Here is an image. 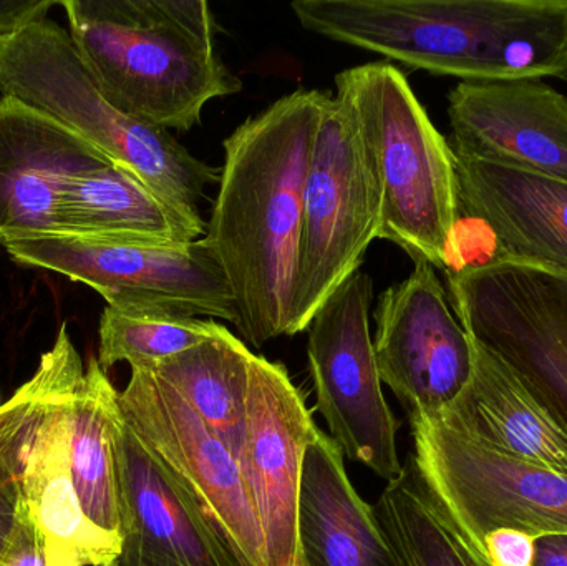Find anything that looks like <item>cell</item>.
Here are the masks:
<instances>
[{"label": "cell", "mask_w": 567, "mask_h": 566, "mask_svg": "<svg viewBox=\"0 0 567 566\" xmlns=\"http://www.w3.org/2000/svg\"><path fill=\"white\" fill-rule=\"evenodd\" d=\"M535 541L523 532L496 531L486 535L482 550L476 552L492 566H533Z\"/></svg>", "instance_id": "obj_26"}, {"label": "cell", "mask_w": 567, "mask_h": 566, "mask_svg": "<svg viewBox=\"0 0 567 566\" xmlns=\"http://www.w3.org/2000/svg\"><path fill=\"white\" fill-rule=\"evenodd\" d=\"M506 261L508 256L495 229L480 216L456 212L455 223L443 251L442 269H440L445 275L446 281L460 278L466 272L492 268Z\"/></svg>", "instance_id": "obj_24"}, {"label": "cell", "mask_w": 567, "mask_h": 566, "mask_svg": "<svg viewBox=\"0 0 567 566\" xmlns=\"http://www.w3.org/2000/svg\"><path fill=\"white\" fill-rule=\"evenodd\" d=\"M86 366L63 322L35 374L0 405V462L60 566H113L120 541L83 514L69 455V408Z\"/></svg>", "instance_id": "obj_6"}, {"label": "cell", "mask_w": 567, "mask_h": 566, "mask_svg": "<svg viewBox=\"0 0 567 566\" xmlns=\"http://www.w3.org/2000/svg\"><path fill=\"white\" fill-rule=\"evenodd\" d=\"M0 93L69 126L189 215H199V199L219 182V169L192 155L168 130L115 109L93 82L69 30L49 17L0 35Z\"/></svg>", "instance_id": "obj_4"}, {"label": "cell", "mask_w": 567, "mask_h": 566, "mask_svg": "<svg viewBox=\"0 0 567 566\" xmlns=\"http://www.w3.org/2000/svg\"><path fill=\"white\" fill-rule=\"evenodd\" d=\"M460 544H462L463 548H465L466 554H468L470 560H472L473 566H492L488 564V562L485 560V557H482V555L478 554V552L473 550V548H470L468 545L463 544L462 541H460Z\"/></svg>", "instance_id": "obj_30"}, {"label": "cell", "mask_w": 567, "mask_h": 566, "mask_svg": "<svg viewBox=\"0 0 567 566\" xmlns=\"http://www.w3.org/2000/svg\"><path fill=\"white\" fill-rule=\"evenodd\" d=\"M320 429L281 362L255 356L236 464L265 538L268 566H307L299 535L303 464Z\"/></svg>", "instance_id": "obj_14"}, {"label": "cell", "mask_w": 567, "mask_h": 566, "mask_svg": "<svg viewBox=\"0 0 567 566\" xmlns=\"http://www.w3.org/2000/svg\"><path fill=\"white\" fill-rule=\"evenodd\" d=\"M533 566H567V535L536 538Z\"/></svg>", "instance_id": "obj_29"}, {"label": "cell", "mask_w": 567, "mask_h": 566, "mask_svg": "<svg viewBox=\"0 0 567 566\" xmlns=\"http://www.w3.org/2000/svg\"><path fill=\"white\" fill-rule=\"evenodd\" d=\"M373 281L353 272L320 306L307 335V359L317 411L343 457L365 465L386 484L402 477L396 451L400 422L382 391L369 309Z\"/></svg>", "instance_id": "obj_10"}, {"label": "cell", "mask_w": 567, "mask_h": 566, "mask_svg": "<svg viewBox=\"0 0 567 566\" xmlns=\"http://www.w3.org/2000/svg\"><path fill=\"white\" fill-rule=\"evenodd\" d=\"M228 332L213 319L176 318L106 306L100 318L96 359L105 371L118 362H126L130 368L155 364Z\"/></svg>", "instance_id": "obj_23"}, {"label": "cell", "mask_w": 567, "mask_h": 566, "mask_svg": "<svg viewBox=\"0 0 567 566\" xmlns=\"http://www.w3.org/2000/svg\"><path fill=\"white\" fill-rule=\"evenodd\" d=\"M449 119L453 155L567 179V96L542 79L460 82Z\"/></svg>", "instance_id": "obj_17"}, {"label": "cell", "mask_w": 567, "mask_h": 566, "mask_svg": "<svg viewBox=\"0 0 567 566\" xmlns=\"http://www.w3.org/2000/svg\"><path fill=\"white\" fill-rule=\"evenodd\" d=\"M70 37L102 95L148 125L186 133L243 82L216 50L205 0H62Z\"/></svg>", "instance_id": "obj_3"}, {"label": "cell", "mask_w": 567, "mask_h": 566, "mask_svg": "<svg viewBox=\"0 0 567 566\" xmlns=\"http://www.w3.org/2000/svg\"><path fill=\"white\" fill-rule=\"evenodd\" d=\"M382 196L355 116L330 95L313 140L303 188L289 336L309 328L313 315L362 266L379 238Z\"/></svg>", "instance_id": "obj_8"}, {"label": "cell", "mask_w": 567, "mask_h": 566, "mask_svg": "<svg viewBox=\"0 0 567 566\" xmlns=\"http://www.w3.org/2000/svg\"><path fill=\"white\" fill-rule=\"evenodd\" d=\"M118 412L120 392L113 388L99 359L90 358L70 401V469L83 514L116 541H120L115 462Z\"/></svg>", "instance_id": "obj_21"}, {"label": "cell", "mask_w": 567, "mask_h": 566, "mask_svg": "<svg viewBox=\"0 0 567 566\" xmlns=\"http://www.w3.org/2000/svg\"><path fill=\"white\" fill-rule=\"evenodd\" d=\"M22 512L19 487L6 465L0 462V562L12 542Z\"/></svg>", "instance_id": "obj_27"}, {"label": "cell", "mask_w": 567, "mask_h": 566, "mask_svg": "<svg viewBox=\"0 0 567 566\" xmlns=\"http://www.w3.org/2000/svg\"><path fill=\"white\" fill-rule=\"evenodd\" d=\"M126 424L195 498L241 566H268L265 538L236 459L150 366L120 392Z\"/></svg>", "instance_id": "obj_12"}, {"label": "cell", "mask_w": 567, "mask_h": 566, "mask_svg": "<svg viewBox=\"0 0 567 566\" xmlns=\"http://www.w3.org/2000/svg\"><path fill=\"white\" fill-rule=\"evenodd\" d=\"M337 96L352 110L382 196L379 239L413 263L442 269L458 212L455 159L406 76L389 62L336 76Z\"/></svg>", "instance_id": "obj_5"}, {"label": "cell", "mask_w": 567, "mask_h": 566, "mask_svg": "<svg viewBox=\"0 0 567 566\" xmlns=\"http://www.w3.org/2000/svg\"><path fill=\"white\" fill-rule=\"evenodd\" d=\"M106 158L47 113L0 96V246L69 231L65 203L73 182Z\"/></svg>", "instance_id": "obj_16"}, {"label": "cell", "mask_w": 567, "mask_h": 566, "mask_svg": "<svg viewBox=\"0 0 567 566\" xmlns=\"http://www.w3.org/2000/svg\"><path fill=\"white\" fill-rule=\"evenodd\" d=\"M255 356L241 339L228 332L146 366L175 389L236 459L245 439Z\"/></svg>", "instance_id": "obj_22"}, {"label": "cell", "mask_w": 567, "mask_h": 566, "mask_svg": "<svg viewBox=\"0 0 567 566\" xmlns=\"http://www.w3.org/2000/svg\"><path fill=\"white\" fill-rule=\"evenodd\" d=\"M446 285L472 341L515 372L567 429V272L506 261Z\"/></svg>", "instance_id": "obj_11"}, {"label": "cell", "mask_w": 567, "mask_h": 566, "mask_svg": "<svg viewBox=\"0 0 567 566\" xmlns=\"http://www.w3.org/2000/svg\"><path fill=\"white\" fill-rule=\"evenodd\" d=\"M329 92L296 90L225 140L205 238L235 299L236 329L262 348L289 336L303 188Z\"/></svg>", "instance_id": "obj_1"}, {"label": "cell", "mask_w": 567, "mask_h": 566, "mask_svg": "<svg viewBox=\"0 0 567 566\" xmlns=\"http://www.w3.org/2000/svg\"><path fill=\"white\" fill-rule=\"evenodd\" d=\"M339 445L319 431L303 464L299 535L307 566H402L373 507L350 482Z\"/></svg>", "instance_id": "obj_20"}, {"label": "cell", "mask_w": 567, "mask_h": 566, "mask_svg": "<svg viewBox=\"0 0 567 566\" xmlns=\"http://www.w3.org/2000/svg\"><path fill=\"white\" fill-rule=\"evenodd\" d=\"M406 467L436 514L475 550L486 535H567V475L498 451L440 415L409 418Z\"/></svg>", "instance_id": "obj_7"}, {"label": "cell", "mask_w": 567, "mask_h": 566, "mask_svg": "<svg viewBox=\"0 0 567 566\" xmlns=\"http://www.w3.org/2000/svg\"><path fill=\"white\" fill-rule=\"evenodd\" d=\"M475 346L465 391L440 418L478 441L567 475V429L551 409L492 352Z\"/></svg>", "instance_id": "obj_19"}, {"label": "cell", "mask_w": 567, "mask_h": 566, "mask_svg": "<svg viewBox=\"0 0 567 566\" xmlns=\"http://www.w3.org/2000/svg\"><path fill=\"white\" fill-rule=\"evenodd\" d=\"M115 462L122 544L113 566H241L122 411L115 421Z\"/></svg>", "instance_id": "obj_15"}, {"label": "cell", "mask_w": 567, "mask_h": 566, "mask_svg": "<svg viewBox=\"0 0 567 566\" xmlns=\"http://www.w3.org/2000/svg\"><path fill=\"white\" fill-rule=\"evenodd\" d=\"M375 321L380 379L409 418L450 408L472 379L475 346L450 309L436 269L415 263L405 281L382 292Z\"/></svg>", "instance_id": "obj_13"}, {"label": "cell", "mask_w": 567, "mask_h": 566, "mask_svg": "<svg viewBox=\"0 0 567 566\" xmlns=\"http://www.w3.org/2000/svg\"><path fill=\"white\" fill-rule=\"evenodd\" d=\"M0 566H60L50 552L45 535L23 504L19 524Z\"/></svg>", "instance_id": "obj_25"}, {"label": "cell", "mask_w": 567, "mask_h": 566, "mask_svg": "<svg viewBox=\"0 0 567 566\" xmlns=\"http://www.w3.org/2000/svg\"><path fill=\"white\" fill-rule=\"evenodd\" d=\"M300 25L462 82H567V0H296Z\"/></svg>", "instance_id": "obj_2"}, {"label": "cell", "mask_w": 567, "mask_h": 566, "mask_svg": "<svg viewBox=\"0 0 567 566\" xmlns=\"http://www.w3.org/2000/svg\"><path fill=\"white\" fill-rule=\"evenodd\" d=\"M458 212L485 219L508 261L567 272V179L453 155Z\"/></svg>", "instance_id": "obj_18"}, {"label": "cell", "mask_w": 567, "mask_h": 566, "mask_svg": "<svg viewBox=\"0 0 567 566\" xmlns=\"http://www.w3.org/2000/svg\"><path fill=\"white\" fill-rule=\"evenodd\" d=\"M17 265L59 272L112 308L236 325L235 299L208 239L153 245L82 235H35L3 246Z\"/></svg>", "instance_id": "obj_9"}, {"label": "cell", "mask_w": 567, "mask_h": 566, "mask_svg": "<svg viewBox=\"0 0 567 566\" xmlns=\"http://www.w3.org/2000/svg\"><path fill=\"white\" fill-rule=\"evenodd\" d=\"M59 2H0V35H10L29 23L45 19Z\"/></svg>", "instance_id": "obj_28"}]
</instances>
